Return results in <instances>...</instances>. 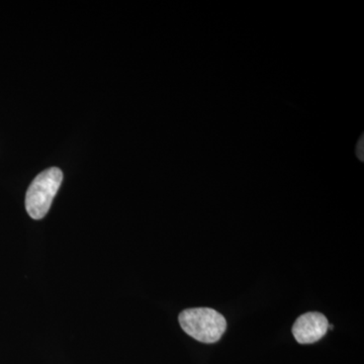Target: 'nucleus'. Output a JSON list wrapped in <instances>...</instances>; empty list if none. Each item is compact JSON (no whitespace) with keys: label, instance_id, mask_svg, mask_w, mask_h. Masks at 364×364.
I'll return each mask as SVG.
<instances>
[{"label":"nucleus","instance_id":"f257e3e1","mask_svg":"<svg viewBox=\"0 0 364 364\" xmlns=\"http://www.w3.org/2000/svg\"><path fill=\"white\" fill-rule=\"evenodd\" d=\"M182 330L203 343L219 341L227 329L226 318L210 308H195L184 310L178 317Z\"/></svg>","mask_w":364,"mask_h":364},{"label":"nucleus","instance_id":"f03ea898","mask_svg":"<svg viewBox=\"0 0 364 364\" xmlns=\"http://www.w3.org/2000/svg\"><path fill=\"white\" fill-rule=\"evenodd\" d=\"M63 181V173L57 167L41 172L26 191V208L31 218L41 220L47 215Z\"/></svg>","mask_w":364,"mask_h":364},{"label":"nucleus","instance_id":"7ed1b4c3","mask_svg":"<svg viewBox=\"0 0 364 364\" xmlns=\"http://www.w3.org/2000/svg\"><path fill=\"white\" fill-rule=\"evenodd\" d=\"M328 329L329 322L323 314L309 312L296 318L293 334L299 344H312L322 339Z\"/></svg>","mask_w":364,"mask_h":364}]
</instances>
